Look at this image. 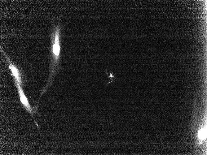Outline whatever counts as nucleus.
<instances>
[{"instance_id":"1","label":"nucleus","mask_w":207,"mask_h":155,"mask_svg":"<svg viewBox=\"0 0 207 155\" xmlns=\"http://www.w3.org/2000/svg\"><path fill=\"white\" fill-rule=\"evenodd\" d=\"M15 85L17 89L20 101L24 108L30 113L34 120L36 125L38 127V126L35 119V111L30 105L29 102L25 96L22 89L21 85L17 81L14 80Z\"/></svg>"},{"instance_id":"2","label":"nucleus","mask_w":207,"mask_h":155,"mask_svg":"<svg viewBox=\"0 0 207 155\" xmlns=\"http://www.w3.org/2000/svg\"><path fill=\"white\" fill-rule=\"evenodd\" d=\"M3 54L9 64V68L12 72V75L13 76L14 80H16L20 84L22 85V80L19 71L12 64L6 55L4 53Z\"/></svg>"},{"instance_id":"3","label":"nucleus","mask_w":207,"mask_h":155,"mask_svg":"<svg viewBox=\"0 0 207 155\" xmlns=\"http://www.w3.org/2000/svg\"><path fill=\"white\" fill-rule=\"evenodd\" d=\"M60 48L59 41L58 33L56 31L55 43L53 46V51L55 59H57L59 54Z\"/></svg>"},{"instance_id":"4","label":"nucleus","mask_w":207,"mask_h":155,"mask_svg":"<svg viewBox=\"0 0 207 155\" xmlns=\"http://www.w3.org/2000/svg\"><path fill=\"white\" fill-rule=\"evenodd\" d=\"M205 133L206 132H205V129H202L200 130L199 134V138L201 139H203L205 138Z\"/></svg>"}]
</instances>
